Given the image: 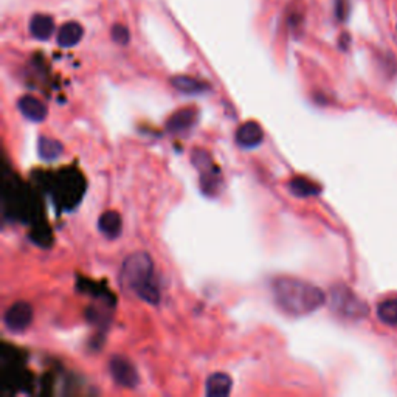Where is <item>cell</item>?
Wrapping results in <instances>:
<instances>
[{
	"instance_id": "52a82bcc",
	"label": "cell",
	"mask_w": 397,
	"mask_h": 397,
	"mask_svg": "<svg viewBox=\"0 0 397 397\" xmlns=\"http://www.w3.org/2000/svg\"><path fill=\"white\" fill-rule=\"evenodd\" d=\"M19 111L22 112V115L25 119H29L30 121L34 123H39L42 120H45V116H47V106H45L41 99H38L36 96L31 95H25L19 99Z\"/></svg>"
},
{
	"instance_id": "7a4b0ae2",
	"label": "cell",
	"mask_w": 397,
	"mask_h": 397,
	"mask_svg": "<svg viewBox=\"0 0 397 397\" xmlns=\"http://www.w3.org/2000/svg\"><path fill=\"white\" fill-rule=\"evenodd\" d=\"M121 279L126 287L132 288L141 300L159 304L160 291L154 278V263L148 253L137 251L124 259Z\"/></svg>"
},
{
	"instance_id": "3957f363",
	"label": "cell",
	"mask_w": 397,
	"mask_h": 397,
	"mask_svg": "<svg viewBox=\"0 0 397 397\" xmlns=\"http://www.w3.org/2000/svg\"><path fill=\"white\" fill-rule=\"evenodd\" d=\"M331 306L333 311L343 315L345 318L358 320L368 315V304L345 286H337L332 288Z\"/></svg>"
},
{
	"instance_id": "2e32d148",
	"label": "cell",
	"mask_w": 397,
	"mask_h": 397,
	"mask_svg": "<svg viewBox=\"0 0 397 397\" xmlns=\"http://www.w3.org/2000/svg\"><path fill=\"white\" fill-rule=\"evenodd\" d=\"M62 154V144L58 140L41 137L39 140V156L42 160L53 161Z\"/></svg>"
},
{
	"instance_id": "8992f818",
	"label": "cell",
	"mask_w": 397,
	"mask_h": 397,
	"mask_svg": "<svg viewBox=\"0 0 397 397\" xmlns=\"http://www.w3.org/2000/svg\"><path fill=\"white\" fill-rule=\"evenodd\" d=\"M264 131L256 121H247L241 124L236 131V141L241 148L253 149L263 143Z\"/></svg>"
},
{
	"instance_id": "8fae6325",
	"label": "cell",
	"mask_w": 397,
	"mask_h": 397,
	"mask_svg": "<svg viewBox=\"0 0 397 397\" xmlns=\"http://www.w3.org/2000/svg\"><path fill=\"white\" fill-rule=\"evenodd\" d=\"M98 228L107 238H119L123 230L121 216L116 211H104L99 216Z\"/></svg>"
},
{
	"instance_id": "30bf717a",
	"label": "cell",
	"mask_w": 397,
	"mask_h": 397,
	"mask_svg": "<svg viewBox=\"0 0 397 397\" xmlns=\"http://www.w3.org/2000/svg\"><path fill=\"white\" fill-rule=\"evenodd\" d=\"M55 31V21L49 14H36L30 21V33L39 41H47Z\"/></svg>"
},
{
	"instance_id": "ac0fdd59",
	"label": "cell",
	"mask_w": 397,
	"mask_h": 397,
	"mask_svg": "<svg viewBox=\"0 0 397 397\" xmlns=\"http://www.w3.org/2000/svg\"><path fill=\"white\" fill-rule=\"evenodd\" d=\"M336 13L340 21H345L349 13V4L348 0H337L336 2Z\"/></svg>"
},
{
	"instance_id": "6da1fadb",
	"label": "cell",
	"mask_w": 397,
	"mask_h": 397,
	"mask_svg": "<svg viewBox=\"0 0 397 397\" xmlns=\"http://www.w3.org/2000/svg\"><path fill=\"white\" fill-rule=\"evenodd\" d=\"M275 300L284 312L301 317L320 309L326 296L320 287L303 279L281 276L273 283Z\"/></svg>"
},
{
	"instance_id": "9a60e30c",
	"label": "cell",
	"mask_w": 397,
	"mask_h": 397,
	"mask_svg": "<svg viewBox=\"0 0 397 397\" xmlns=\"http://www.w3.org/2000/svg\"><path fill=\"white\" fill-rule=\"evenodd\" d=\"M288 188H291V191L298 197H311L320 194L318 185H315L309 179L304 177H295L292 182L288 184Z\"/></svg>"
},
{
	"instance_id": "4fadbf2b",
	"label": "cell",
	"mask_w": 397,
	"mask_h": 397,
	"mask_svg": "<svg viewBox=\"0 0 397 397\" xmlns=\"http://www.w3.org/2000/svg\"><path fill=\"white\" fill-rule=\"evenodd\" d=\"M377 317L388 326H397V300H383L377 306Z\"/></svg>"
},
{
	"instance_id": "e0dca14e",
	"label": "cell",
	"mask_w": 397,
	"mask_h": 397,
	"mask_svg": "<svg viewBox=\"0 0 397 397\" xmlns=\"http://www.w3.org/2000/svg\"><path fill=\"white\" fill-rule=\"evenodd\" d=\"M129 38H131V34H129V30L126 29L124 25L121 24H116L112 26V39L116 42V44H120V45H126L129 42Z\"/></svg>"
},
{
	"instance_id": "5b68a950",
	"label": "cell",
	"mask_w": 397,
	"mask_h": 397,
	"mask_svg": "<svg viewBox=\"0 0 397 397\" xmlns=\"http://www.w3.org/2000/svg\"><path fill=\"white\" fill-rule=\"evenodd\" d=\"M109 366H111V374L114 377V381L119 385L124 388H135L139 385L137 369L134 368V365L128 358H124L121 356H114L111 358Z\"/></svg>"
},
{
	"instance_id": "5bb4252c",
	"label": "cell",
	"mask_w": 397,
	"mask_h": 397,
	"mask_svg": "<svg viewBox=\"0 0 397 397\" xmlns=\"http://www.w3.org/2000/svg\"><path fill=\"white\" fill-rule=\"evenodd\" d=\"M173 86L179 90V92L188 94V95L201 94V92H203V90L208 89V86L201 83V81L191 78V76H176L173 79Z\"/></svg>"
},
{
	"instance_id": "ba28073f",
	"label": "cell",
	"mask_w": 397,
	"mask_h": 397,
	"mask_svg": "<svg viewBox=\"0 0 397 397\" xmlns=\"http://www.w3.org/2000/svg\"><path fill=\"white\" fill-rule=\"evenodd\" d=\"M231 388H233V381L228 374L214 373L206 378L205 393L206 396H211V397H223L231 393Z\"/></svg>"
},
{
	"instance_id": "9c48e42d",
	"label": "cell",
	"mask_w": 397,
	"mask_h": 397,
	"mask_svg": "<svg viewBox=\"0 0 397 397\" xmlns=\"http://www.w3.org/2000/svg\"><path fill=\"white\" fill-rule=\"evenodd\" d=\"M84 36V29L78 22H67L61 26V30L58 31V44L59 47L70 49L75 47L79 41L83 39Z\"/></svg>"
},
{
	"instance_id": "7c38bea8",
	"label": "cell",
	"mask_w": 397,
	"mask_h": 397,
	"mask_svg": "<svg viewBox=\"0 0 397 397\" xmlns=\"http://www.w3.org/2000/svg\"><path fill=\"white\" fill-rule=\"evenodd\" d=\"M194 120H196V112L193 109H189V111L184 109L171 116L166 128L169 132H173V134L185 132L188 128H191V126L194 124Z\"/></svg>"
},
{
	"instance_id": "277c9868",
	"label": "cell",
	"mask_w": 397,
	"mask_h": 397,
	"mask_svg": "<svg viewBox=\"0 0 397 397\" xmlns=\"http://www.w3.org/2000/svg\"><path fill=\"white\" fill-rule=\"evenodd\" d=\"M33 321V308L25 301H17L8 308L4 315V323L6 329L11 332H22L30 326Z\"/></svg>"
}]
</instances>
